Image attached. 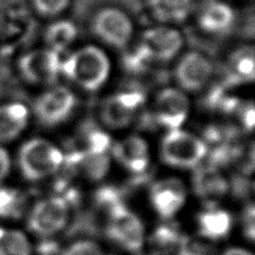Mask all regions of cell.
Wrapping results in <instances>:
<instances>
[{
    "label": "cell",
    "mask_w": 255,
    "mask_h": 255,
    "mask_svg": "<svg viewBox=\"0 0 255 255\" xmlns=\"http://www.w3.org/2000/svg\"><path fill=\"white\" fill-rule=\"evenodd\" d=\"M34 9L43 17H56L68 9L71 0H32Z\"/></svg>",
    "instance_id": "obj_26"
},
{
    "label": "cell",
    "mask_w": 255,
    "mask_h": 255,
    "mask_svg": "<svg viewBox=\"0 0 255 255\" xmlns=\"http://www.w3.org/2000/svg\"><path fill=\"white\" fill-rule=\"evenodd\" d=\"M62 255H106V253L95 241L79 240L68 245Z\"/></svg>",
    "instance_id": "obj_27"
},
{
    "label": "cell",
    "mask_w": 255,
    "mask_h": 255,
    "mask_svg": "<svg viewBox=\"0 0 255 255\" xmlns=\"http://www.w3.org/2000/svg\"><path fill=\"white\" fill-rule=\"evenodd\" d=\"M26 198L23 192L14 188L0 189V217L17 219L24 214Z\"/></svg>",
    "instance_id": "obj_23"
},
{
    "label": "cell",
    "mask_w": 255,
    "mask_h": 255,
    "mask_svg": "<svg viewBox=\"0 0 255 255\" xmlns=\"http://www.w3.org/2000/svg\"><path fill=\"white\" fill-rule=\"evenodd\" d=\"M112 155L118 164L131 174H142L151 164L147 140L139 135H127L113 145Z\"/></svg>",
    "instance_id": "obj_15"
},
{
    "label": "cell",
    "mask_w": 255,
    "mask_h": 255,
    "mask_svg": "<svg viewBox=\"0 0 255 255\" xmlns=\"http://www.w3.org/2000/svg\"><path fill=\"white\" fill-rule=\"evenodd\" d=\"M222 255H255V253L243 248H231L223 252Z\"/></svg>",
    "instance_id": "obj_30"
},
{
    "label": "cell",
    "mask_w": 255,
    "mask_h": 255,
    "mask_svg": "<svg viewBox=\"0 0 255 255\" xmlns=\"http://www.w3.org/2000/svg\"><path fill=\"white\" fill-rule=\"evenodd\" d=\"M11 159L7 149L0 144V182L10 172Z\"/></svg>",
    "instance_id": "obj_29"
},
{
    "label": "cell",
    "mask_w": 255,
    "mask_h": 255,
    "mask_svg": "<svg viewBox=\"0 0 255 255\" xmlns=\"http://www.w3.org/2000/svg\"><path fill=\"white\" fill-rule=\"evenodd\" d=\"M212 61L200 52H188L180 58L174 69V78L179 89L184 92H197L208 85L213 77Z\"/></svg>",
    "instance_id": "obj_14"
},
{
    "label": "cell",
    "mask_w": 255,
    "mask_h": 255,
    "mask_svg": "<svg viewBox=\"0 0 255 255\" xmlns=\"http://www.w3.org/2000/svg\"><path fill=\"white\" fill-rule=\"evenodd\" d=\"M111 60L95 45H87L72 52L62 61V74L85 91H97L108 81Z\"/></svg>",
    "instance_id": "obj_1"
},
{
    "label": "cell",
    "mask_w": 255,
    "mask_h": 255,
    "mask_svg": "<svg viewBox=\"0 0 255 255\" xmlns=\"http://www.w3.org/2000/svg\"><path fill=\"white\" fill-rule=\"evenodd\" d=\"M234 225L231 213L221 206H204L196 219L197 234L214 243L230 236Z\"/></svg>",
    "instance_id": "obj_16"
},
{
    "label": "cell",
    "mask_w": 255,
    "mask_h": 255,
    "mask_svg": "<svg viewBox=\"0 0 255 255\" xmlns=\"http://www.w3.org/2000/svg\"><path fill=\"white\" fill-rule=\"evenodd\" d=\"M30 111L19 101L0 105V144L12 142L28 127Z\"/></svg>",
    "instance_id": "obj_19"
},
{
    "label": "cell",
    "mask_w": 255,
    "mask_h": 255,
    "mask_svg": "<svg viewBox=\"0 0 255 255\" xmlns=\"http://www.w3.org/2000/svg\"><path fill=\"white\" fill-rule=\"evenodd\" d=\"M192 190L204 206H221L231 184L218 166L202 163L193 170Z\"/></svg>",
    "instance_id": "obj_12"
},
{
    "label": "cell",
    "mask_w": 255,
    "mask_h": 255,
    "mask_svg": "<svg viewBox=\"0 0 255 255\" xmlns=\"http://www.w3.org/2000/svg\"><path fill=\"white\" fill-rule=\"evenodd\" d=\"M0 255H32V244L23 232L0 227Z\"/></svg>",
    "instance_id": "obj_22"
},
{
    "label": "cell",
    "mask_w": 255,
    "mask_h": 255,
    "mask_svg": "<svg viewBox=\"0 0 255 255\" xmlns=\"http://www.w3.org/2000/svg\"><path fill=\"white\" fill-rule=\"evenodd\" d=\"M188 187L181 179L165 177L155 180L148 190L151 208L161 219L168 222L182 212L188 201Z\"/></svg>",
    "instance_id": "obj_7"
},
{
    "label": "cell",
    "mask_w": 255,
    "mask_h": 255,
    "mask_svg": "<svg viewBox=\"0 0 255 255\" xmlns=\"http://www.w3.org/2000/svg\"><path fill=\"white\" fill-rule=\"evenodd\" d=\"M106 233L114 244L128 253H139L147 242L143 221L123 204L107 214Z\"/></svg>",
    "instance_id": "obj_4"
},
{
    "label": "cell",
    "mask_w": 255,
    "mask_h": 255,
    "mask_svg": "<svg viewBox=\"0 0 255 255\" xmlns=\"http://www.w3.org/2000/svg\"><path fill=\"white\" fill-rule=\"evenodd\" d=\"M225 78L232 86L255 83V44H244L231 52L225 64Z\"/></svg>",
    "instance_id": "obj_17"
},
{
    "label": "cell",
    "mask_w": 255,
    "mask_h": 255,
    "mask_svg": "<svg viewBox=\"0 0 255 255\" xmlns=\"http://www.w3.org/2000/svg\"><path fill=\"white\" fill-rule=\"evenodd\" d=\"M208 146L204 139L182 128L168 130L160 144L164 164L177 170H195L204 163Z\"/></svg>",
    "instance_id": "obj_3"
},
{
    "label": "cell",
    "mask_w": 255,
    "mask_h": 255,
    "mask_svg": "<svg viewBox=\"0 0 255 255\" xmlns=\"http://www.w3.org/2000/svg\"><path fill=\"white\" fill-rule=\"evenodd\" d=\"M65 156L62 149L45 138H30L18 152V166L29 181H41L62 169Z\"/></svg>",
    "instance_id": "obj_2"
},
{
    "label": "cell",
    "mask_w": 255,
    "mask_h": 255,
    "mask_svg": "<svg viewBox=\"0 0 255 255\" xmlns=\"http://www.w3.org/2000/svg\"><path fill=\"white\" fill-rule=\"evenodd\" d=\"M153 18L161 25H178L186 21L195 9V0H147Z\"/></svg>",
    "instance_id": "obj_20"
},
{
    "label": "cell",
    "mask_w": 255,
    "mask_h": 255,
    "mask_svg": "<svg viewBox=\"0 0 255 255\" xmlns=\"http://www.w3.org/2000/svg\"><path fill=\"white\" fill-rule=\"evenodd\" d=\"M77 36L78 29L73 23L69 20H56L46 29V47L61 54L72 45Z\"/></svg>",
    "instance_id": "obj_21"
},
{
    "label": "cell",
    "mask_w": 255,
    "mask_h": 255,
    "mask_svg": "<svg viewBox=\"0 0 255 255\" xmlns=\"http://www.w3.org/2000/svg\"><path fill=\"white\" fill-rule=\"evenodd\" d=\"M236 14L233 8L221 0H209L198 14V24L205 33L226 35L235 26Z\"/></svg>",
    "instance_id": "obj_18"
},
{
    "label": "cell",
    "mask_w": 255,
    "mask_h": 255,
    "mask_svg": "<svg viewBox=\"0 0 255 255\" xmlns=\"http://www.w3.org/2000/svg\"><path fill=\"white\" fill-rule=\"evenodd\" d=\"M241 227L246 239L255 243V204L246 206L242 212Z\"/></svg>",
    "instance_id": "obj_28"
},
{
    "label": "cell",
    "mask_w": 255,
    "mask_h": 255,
    "mask_svg": "<svg viewBox=\"0 0 255 255\" xmlns=\"http://www.w3.org/2000/svg\"><path fill=\"white\" fill-rule=\"evenodd\" d=\"M154 117L168 130L182 128L190 113V101L179 88H164L154 100Z\"/></svg>",
    "instance_id": "obj_13"
},
{
    "label": "cell",
    "mask_w": 255,
    "mask_h": 255,
    "mask_svg": "<svg viewBox=\"0 0 255 255\" xmlns=\"http://www.w3.org/2000/svg\"><path fill=\"white\" fill-rule=\"evenodd\" d=\"M69 201L62 196H51L38 200L27 217L29 231L39 237H51L62 232L70 221Z\"/></svg>",
    "instance_id": "obj_5"
},
{
    "label": "cell",
    "mask_w": 255,
    "mask_h": 255,
    "mask_svg": "<svg viewBox=\"0 0 255 255\" xmlns=\"http://www.w3.org/2000/svg\"><path fill=\"white\" fill-rule=\"evenodd\" d=\"M91 26L101 42L118 50L128 45L134 35V24L129 16L116 7H106L97 11Z\"/></svg>",
    "instance_id": "obj_9"
},
{
    "label": "cell",
    "mask_w": 255,
    "mask_h": 255,
    "mask_svg": "<svg viewBox=\"0 0 255 255\" xmlns=\"http://www.w3.org/2000/svg\"><path fill=\"white\" fill-rule=\"evenodd\" d=\"M18 70L26 82L36 86H53L62 74V60L60 54L50 48H35L21 55Z\"/></svg>",
    "instance_id": "obj_8"
},
{
    "label": "cell",
    "mask_w": 255,
    "mask_h": 255,
    "mask_svg": "<svg viewBox=\"0 0 255 255\" xmlns=\"http://www.w3.org/2000/svg\"><path fill=\"white\" fill-rule=\"evenodd\" d=\"M177 255H215L216 243L199 234L183 235L175 251Z\"/></svg>",
    "instance_id": "obj_24"
},
{
    "label": "cell",
    "mask_w": 255,
    "mask_h": 255,
    "mask_svg": "<svg viewBox=\"0 0 255 255\" xmlns=\"http://www.w3.org/2000/svg\"><path fill=\"white\" fill-rule=\"evenodd\" d=\"M183 46V37L178 29L157 25L145 30L140 38V51L153 62L165 63L177 58Z\"/></svg>",
    "instance_id": "obj_10"
},
{
    "label": "cell",
    "mask_w": 255,
    "mask_h": 255,
    "mask_svg": "<svg viewBox=\"0 0 255 255\" xmlns=\"http://www.w3.org/2000/svg\"><path fill=\"white\" fill-rule=\"evenodd\" d=\"M77 106V98L67 87L52 86L34 103V115L42 125L59 126L67 122Z\"/></svg>",
    "instance_id": "obj_6"
},
{
    "label": "cell",
    "mask_w": 255,
    "mask_h": 255,
    "mask_svg": "<svg viewBox=\"0 0 255 255\" xmlns=\"http://www.w3.org/2000/svg\"><path fill=\"white\" fill-rule=\"evenodd\" d=\"M234 163L240 172H255V140H248L234 149Z\"/></svg>",
    "instance_id": "obj_25"
},
{
    "label": "cell",
    "mask_w": 255,
    "mask_h": 255,
    "mask_svg": "<svg viewBox=\"0 0 255 255\" xmlns=\"http://www.w3.org/2000/svg\"><path fill=\"white\" fill-rule=\"evenodd\" d=\"M143 97L137 91H120L107 97L101 105L100 118L112 129L128 127L137 116Z\"/></svg>",
    "instance_id": "obj_11"
}]
</instances>
